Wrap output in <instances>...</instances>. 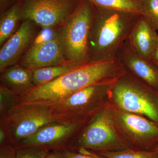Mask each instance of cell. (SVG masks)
<instances>
[{
	"instance_id": "7a4b0ae2",
	"label": "cell",
	"mask_w": 158,
	"mask_h": 158,
	"mask_svg": "<svg viewBox=\"0 0 158 158\" xmlns=\"http://www.w3.org/2000/svg\"><path fill=\"white\" fill-rule=\"evenodd\" d=\"M89 35L90 62L117 56L141 15L97 8Z\"/></svg>"
},
{
	"instance_id": "4fadbf2b",
	"label": "cell",
	"mask_w": 158,
	"mask_h": 158,
	"mask_svg": "<svg viewBox=\"0 0 158 158\" xmlns=\"http://www.w3.org/2000/svg\"><path fill=\"white\" fill-rule=\"evenodd\" d=\"M34 23L26 20L0 50V70L14 65L28 46L34 36Z\"/></svg>"
},
{
	"instance_id": "44dd1931",
	"label": "cell",
	"mask_w": 158,
	"mask_h": 158,
	"mask_svg": "<svg viewBox=\"0 0 158 158\" xmlns=\"http://www.w3.org/2000/svg\"><path fill=\"white\" fill-rule=\"evenodd\" d=\"M16 158H45L50 149L36 146H18L15 147Z\"/></svg>"
},
{
	"instance_id": "d4e9b609",
	"label": "cell",
	"mask_w": 158,
	"mask_h": 158,
	"mask_svg": "<svg viewBox=\"0 0 158 158\" xmlns=\"http://www.w3.org/2000/svg\"><path fill=\"white\" fill-rule=\"evenodd\" d=\"M0 158H16L15 147L11 144H5L1 146Z\"/></svg>"
},
{
	"instance_id": "8fae6325",
	"label": "cell",
	"mask_w": 158,
	"mask_h": 158,
	"mask_svg": "<svg viewBox=\"0 0 158 158\" xmlns=\"http://www.w3.org/2000/svg\"><path fill=\"white\" fill-rule=\"evenodd\" d=\"M21 65L32 71L54 65H68L59 33L48 42L33 44L23 57Z\"/></svg>"
},
{
	"instance_id": "52a82bcc",
	"label": "cell",
	"mask_w": 158,
	"mask_h": 158,
	"mask_svg": "<svg viewBox=\"0 0 158 158\" xmlns=\"http://www.w3.org/2000/svg\"><path fill=\"white\" fill-rule=\"evenodd\" d=\"M112 85H90L60 100L42 104L69 120L86 121L109 102Z\"/></svg>"
},
{
	"instance_id": "ac0fdd59",
	"label": "cell",
	"mask_w": 158,
	"mask_h": 158,
	"mask_svg": "<svg viewBox=\"0 0 158 158\" xmlns=\"http://www.w3.org/2000/svg\"><path fill=\"white\" fill-rule=\"evenodd\" d=\"M21 12L18 6H15L2 15L0 20L1 46L12 36L21 18Z\"/></svg>"
},
{
	"instance_id": "9a60e30c",
	"label": "cell",
	"mask_w": 158,
	"mask_h": 158,
	"mask_svg": "<svg viewBox=\"0 0 158 158\" xmlns=\"http://www.w3.org/2000/svg\"><path fill=\"white\" fill-rule=\"evenodd\" d=\"M1 78L18 97L35 87L33 71L19 65H14L2 72ZM8 88V87H7Z\"/></svg>"
},
{
	"instance_id": "8992f818",
	"label": "cell",
	"mask_w": 158,
	"mask_h": 158,
	"mask_svg": "<svg viewBox=\"0 0 158 158\" xmlns=\"http://www.w3.org/2000/svg\"><path fill=\"white\" fill-rule=\"evenodd\" d=\"M4 117L7 136L15 146L46 125L72 121L54 112L48 105L37 103H17Z\"/></svg>"
},
{
	"instance_id": "5b68a950",
	"label": "cell",
	"mask_w": 158,
	"mask_h": 158,
	"mask_svg": "<svg viewBox=\"0 0 158 158\" xmlns=\"http://www.w3.org/2000/svg\"><path fill=\"white\" fill-rule=\"evenodd\" d=\"M90 4L87 0L80 3L63 23L59 33L65 60L73 67L90 62L88 43L94 16Z\"/></svg>"
},
{
	"instance_id": "30bf717a",
	"label": "cell",
	"mask_w": 158,
	"mask_h": 158,
	"mask_svg": "<svg viewBox=\"0 0 158 158\" xmlns=\"http://www.w3.org/2000/svg\"><path fill=\"white\" fill-rule=\"evenodd\" d=\"M86 121H59L46 125L15 147L40 146L50 150L66 148V144L72 141Z\"/></svg>"
},
{
	"instance_id": "6da1fadb",
	"label": "cell",
	"mask_w": 158,
	"mask_h": 158,
	"mask_svg": "<svg viewBox=\"0 0 158 158\" xmlns=\"http://www.w3.org/2000/svg\"><path fill=\"white\" fill-rule=\"evenodd\" d=\"M126 72L117 56L91 61L49 83L34 87L18 97V102L22 103L53 102L90 85H113Z\"/></svg>"
},
{
	"instance_id": "ba28073f",
	"label": "cell",
	"mask_w": 158,
	"mask_h": 158,
	"mask_svg": "<svg viewBox=\"0 0 158 158\" xmlns=\"http://www.w3.org/2000/svg\"><path fill=\"white\" fill-rule=\"evenodd\" d=\"M113 106L116 127L129 148L154 151L158 147V125L143 116Z\"/></svg>"
},
{
	"instance_id": "83f0119b",
	"label": "cell",
	"mask_w": 158,
	"mask_h": 158,
	"mask_svg": "<svg viewBox=\"0 0 158 158\" xmlns=\"http://www.w3.org/2000/svg\"><path fill=\"white\" fill-rule=\"evenodd\" d=\"M45 158H65L61 149H54L52 152H50Z\"/></svg>"
},
{
	"instance_id": "f546056e",
	"label": "cell",
	"mask_w": 158,
	"mask_h": 158,
	"mask_svg": "<svg viewBox=\"0 0 158 158\" xmlns=\"http://www.w3.org/2000/svg\"><path fill=\"white\" fill-rule=\"evenodd\" d=\"M6 1V0H1V2H5V1Z\"/></svg>"
},
{
	"instance_id": "7402d4cb",
	"label": "cell",
	"mask_w": 158,
	"mask_h": 158,
	"mask_svg": "<svg viewBox=\"0 0 158 158\" xmlns=\"http://www.w3.org/2000/svg\"><path fill=\"white\" fill-rule=\"evenodd\" d=\"M18 96L6 86L0 88V113L4 116L12 106L18 103Z\"/></svg>"
},
{
	"instance_id": "d6986e66",
	"label": "cell",
	"mask_w": 158,
	"mask_h": 158,
	"mask_svg": "<svg viewBox=\"0 0 158 158\" xmlns=\"http://www.w3.org/2000/svg\"><path fill=\"white\" fill-rule=\"evenodd\" d=\"M96 152L108 158H158V153L156 152L136 150L131 148L118 151Z\"/></svg>"
},
{
	"instance_id": "9c48e42d",
	"label": "cell",
	"mask_w": 158,
	"mask_h": 158,
	"mask_svg": "<svg viewBox=\"0 0 158 158\" xmlns=\"http://www.w3.org/2000/svg\"><path fill=\"white\" fill-rule=\"evenodd\" d=\"M72 0H28L21 12V18L44 28L63 23L73 10Z\"/></svg>"
},
{
	"instance_id": "484cf974",
	"label": "cell",
	"mask_w": 158,
	"mask_h": 158,
	"mask_svg": "<svg viewBox=\"0 0 158 158\" xmlns=\"http://www.w3.org/2000/svg\"><path fill=\"white\" fill-rule=\"evenodd\" d=\"M149 61L158 69V37L155 48L152 55Z\"/></svg>"
},
{
	"instance_id": "2e32d148",
	"label": "cell",
	"mask_w": 158,
	"mask_h": 158,
	"mask_svg": "<svg viewBox=\"0 0 158 158\" xmlns=\"http://www.w3.org/2000/svg\"><path fill=\"white\" fill-rule=\"evenodd\" d=\"M97 8L142 15L139 0H87Z\"/></svg>"
},
{
	"instance_id": "277c9868",
	"label": "cell",
	"mask_w": 158,
	"mask_h": 158,
	"mask_svg": "<svg viewBox=\"0 0 158 158\" xmlns=\"http://www.w3.org/2000/svg\"><path fill=\"white\" fill-rule=\"evenodd\" d=\"M110 102L118 110L143 116L158 125V91L127 71L112 85Z\"/></svg>"
},
{
	"instance_id": "5bb4252c",
	"label": "cell",
	"mask_w": 158,
	"mask_h": 158,
	"mask_svg": "<svg viewBox=\"0 0 158 158\" xmlns=\"http://www.w3.org/2000/svg\"><path fill=\"white\" fill-rule=\"evenodd\" d=\"M158 37L157 31L141 15L132 29L128 40L136 54L149 61L155 48Z\"/></svg>"
},
{
	"instance_id": "cb8c5ba5",
	"label": "cell",
	"mask_w": 158,
	"mask_h": 158,
	"mask_svg": "<svg viewBox=\"0 0 158 158\" xmlns=\"http://www.w3.org/2000/svg\"><path fill=\"white\" fill-rule=\"evenodd\" d=\"M57 34L51 28H44L34 40L33 45H38L48 42L53 39Z\"/></svg>"
},
{
	"instance_id": "e0dca14e",
	"label": "cell",
	"mask_w": 158,
	"mask_h": 158,
	"mask_svg": "<svg viewBox=\"0 0 158 158\" xmlns=\"http://www.w3.org/2000/svg\"><path fill=\"white\" fill-rule=\"evenodd\" d=\"M76 67L69 65H54L33 71L35 87L49 83L73 70Z\"/></svg>"
},
{
	"instance_id": "4316f807",
	"label": "cell",
	"mask_w": 158,
	"mask_h": 158,
	"mask_svg": "<svg viewBox=\"0 0 158 158\" xmlns=\"http://www.w3.org/2000/svg\"><path fill=\"white\" fill-rule=\"evenodd\" d=\"M6 128L4 127L3 124L1 125L0 127V144L1 146L6 144V142L7 134H6Z\"/></svg>"
},
{
	"instance_id": "f1b7e54d",
	"label": "cell",
	"mask_w": 158,
	"mask_h": 158,
	"mask_svg": "<svg viewBox=\"0 0 158 158\" xmlns=\"http://www.w3.org/2000/svg\"><path fill=\"white\" fill-rule=\"evenodd\" d=\"M154 152H156L157 153H158V147L157 148H156L154 150Z\"/></svg>"
},
{
	"instance_id": "3957f363",
	"label": "cell",
	"mask_w": 158,
	"mask_h": 158,
	"mask_svg": "<svg viewBox=\"0 0 158 158\" xmlns=\"http://www.w3.org/2000/svg\"><path fill=\"white\" fill-rule=\"evenodd\" d=\"M67 148L72 151L85 148L95 152L130 148L116 127L110 102L85 122Z\"/></svg>"
},
{
	"instance_id": "ffe728a7",
	"label": "cell",
	"mask_w": 158,
	"mask_h": 158,
	"mask_svg": "<svg viewBox=\"0 0 158 158\" xmlns=\"http://www.w3.org/2000/svg\"><path fill=\"white\" fill-rule=\"evenodd\" d=\"M142 16L153 28L158 31V0H139Z\"/></svg>"
},
{
	"instance_id": "603a6c76",
	"label": "cell",
	"mask_w": 158,
	"mask_h": 158,
	"mask_svg": "<svg viewBox=\"0 0 158 158\" xmlns=\"http://www.w3.org/2000/svg\"><path fill=\"white\" fill-rule=\"evenodd\" d=\"M65 158H108L90 150L81 148L78 150V152L68 148L61 149Z\"/></svg>"
},
{
	"instance_id": "7c38bea8",
	"label": "cell",
	"mask_w": 158,
	"mask_h": 158,
	"mask_svg": "<svg viewBox=\"0 0 158 158\" xmlns=\"http://www.w3.org/2000/svg\"><path fill=\"white\" fill-rule=\"evenodd\" d=\"M117 56L126 70L158 91V69L149 61L136 53L130 45L128 40L119 49Z\"/></svg>"
}]
</instances>
